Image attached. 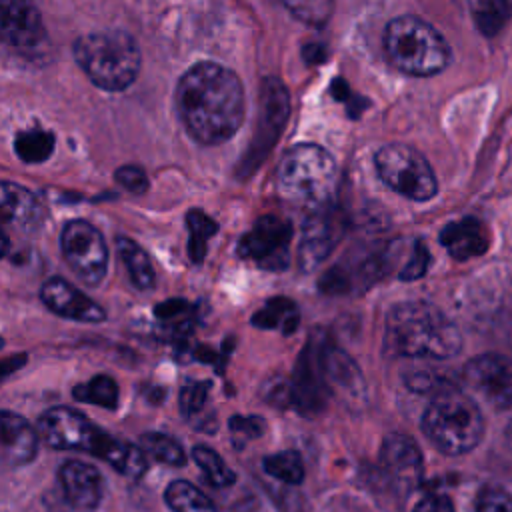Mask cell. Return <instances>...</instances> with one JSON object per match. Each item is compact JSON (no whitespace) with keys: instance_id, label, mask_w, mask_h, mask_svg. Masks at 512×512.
<instances>
[{"instance_id":"obj_21","label":"cell","mask_w":512,"mask_h":512,"mask_svg":"<svg viewBox=\"0 0 512 512\" xmlns=\"http://www.w3.org/2000/svg\"><path fill=\"white\" fill-rule=\"evenodd\" d=\"M440 244L454 260H470L482 256L490 248V232L486 224L474 216H464L446 224L438 236Z\"/></svg>"},{"instance_id":"obj_18","label":"cell","mask_w":512,"mask_h":512,"mask_svg":"<svg viewBox=\"0 0 512 512\" xmlns=\"http://www.w3.org/2000/svg\"><path fill=\"white\" fill-rule=\"evenodd\" d=\"M38 432L20 414L0 410V466L18 468L36 458Z\"/></svg>"},{"instance_id":"obj_16","label":"cell","mask_w":512,"mask_h":512,"mask_svg":"<svg viewBox=\"0 0 512 512\" xmlns=\"http://www.w3.org/2000/svg\"><path fill=\"white\" fill-rule=\"evenodd\" d=\"M42 302L56 312L58 316L78 320V322H102L106 318V312L100 304H96L92 298H88L84 292H80L76 286L66 282L64 278H50L42 284L40 290Z\"/></svg>"},{"instance_id":"obj_22","label":"cell","mask_w":512,"mask_h":512,"mask_svg":"<svg viewBox=\"0 0 512 512\" xmlns=\"http://www.w3.org/2000/svg\"><path fill=\"white\" fill-rule=\"evenodd\" d=\"M40 218L36 196L14 182L0 180V222L14 226H32Z\"/></svg>"},{"instance_id":"obj_5","label":"cell","mask_w":512,"mask_h":512,"mask_svg":"<svg viewBox=\"0 0 512 512\" xmlns=\"http://www.w3.org/2000/svg\"><path fill=\"white\" fill-rule=\"evenodd\" d=\"M74 58L102 90H126L138 76L142 54L136 40L122 30L90 32L74 42Z\"/></svg>"},{"instance_id":"obj_44","label":"cell","mask_w":512,"mask_h":512,"mask_svg":"<svg viewBox=\"0 0 512 512\" xmlns=\"http://www.w3.org/2000/svg\"><path fill=\"white\" fill-rule=\"evenodd\" d=\"M26 362V356L24 354H20V356H12V358H6V360H2L0 362V382L4 380V378H8L14 370H18L22 364Z\"/></svg>"},{"instance_id":"obj_30","label":"cell","mask_w":512,"mask_h":512,"mask_svg":"<svg viewBox=\"0 0 512 512\" xmlns=\"http://www.w3.org/2000/svg\"><path fill=\"white\" fill-rule=\"evenodd\" d=\"M262 468L268 476L288 484V486H298L304 480V464L298 452L294 450H284L270 454L262 460Z\"/></svg>"},{"instance_id":"obj_24","label":"cell","mask_w":512,"mask_h":512,"mask_svg":"<svg viewBox=\"0 0 512 512\" xmlns=\"http://www.w3.org/2000/svg\"><path fill=\"white\" fill-rule=\"evenodd\" d=\"M100 458L106 460L118 474L128 476L132 480H138L146 472L144 450L138 448L136 444H128V442L110 438V442L106 444Z\"/></svg>"},{"instance_id":"obj_34","label":"cell","mask_w":512,"mask_h":512,"mask_svg":"<svg viewBox=\"0 0 512 512\" xmlns=\"http://www.w3.org/2000/svg\"><path fill=\"white\" fill-rule=\"evenodd\" d=\"M296 20L308 26H324L334 12V0H278Z\"/></svg>"},{"instance_id":"obj_12","label":"cell","mask_w":512,"mask_h":512,"mask_svg":"<svg viewBox=\"0 0 512 512\" xmlns=\"http://www.w3.org/2000/svg\"><path fill=\"white\" fill-rule=\"evenodd\" d=\"M462 378L468 388L496 410L512 408V360L498 352H486L466 362Z\"/></svg>"},{"instance_id":"obj_28","label":"cell","mask_w":512,"mask_h":512,"mask_svg":"<svg viewBox=\"0 0 512 512\" xmlns=\"http://www.w3.org/2000/svg\"><path fill=\"white\" fill-rule=\"evenodd\" d=\"M186 224H188V232H190L188 256L192 262L200 264L206 256L208 240L218 232V224L208 214H204L202 210H196V208L186 214Z\"/></svg>"},{"instance_id":"obj_2","label":"cell","mask_w":512,"mask_h":512,"mask_svg":"<svg viewBox=\"0 0 512 512\" xmlns=\"http://www.w3.org/2000/svg\"><path fill=\"white\" fill-rule=\"evenodd\" d=\"M384 344L390 354L406 358H452L462 350L458 326L434 304L406 300L386 316Z\"/></svg>"},{"instance_id":"obj_35","label":"cell","mask_w":512,"mask_h":512,"mask_svg":"<svg viewBox=\"0 0 512 512\" xmlns=\"http://www.w3.org/2000/svg\"><path fill=\"white\" fill-rule=\"evenodd\" d=\"M476 512H512V494L500 486H484L476 496Z\"/></svg>"},{"instance_id":"obj_23","label":"cell","mask_w":512,"mask_h":512,"mask_svg":"<svg viewBox=\"0 0 512 512\" xmlns=\"http://www.w3.org/2000/svg\"><path fill=\"white\" fill-rule=\"evenodd\" d=\"M298 322H300L298 306L286 296L270 298L252 316L254 326H258L262 330H280L282 334H292L298 328Z\"/></svg>"},{"instance_id":"obj_9","label":"cell","mask_w":512,"mask_h":512,"mask_svg":"<svg viewBox=\"0 0 512 512\" xmlns=\"http://www.w3.org/2000/svg\"><path fill=\"white\" fill-rule=\"evenodd\" d=\"M60 248L70 270L88 286H98L108 270L104 236L86 220H70L60 234Z\"/></svg>"},{"instance_id":"obj_39","label":"cell","mask_w":512,"mask_h":512,"mask_svg":"<svg viewBox=\"0 0 512 512\" xmlns=\"http://www.w3.org/2000/svg\"><path fill=\"white\" fill-rule=\"evenodd\" d=\"M116 182L132 194H144L148 190L146 172L140 166H122L116 170Z\"/></svg>"},{"instance_id":"obj_36","label":"cell","mask_w":512,"mask_h":512,"mask_svg":"<svg viewBox=\"0 0 512 512\" xmlns=\"http://www.w3.org/2000/svg\"><path fill=\"white\" fill-rule=\"evenodd\" d=\"M428 266H430V250L424 240H416L412 254H410L408 262L404 264V268L400 270L398 278L404 282H414L428 272Z\"/></svg>"},{"instance_id":"obj_42","label":"cell","mask_w":512,"mask_h":512,"mask_svg":"<svg viewBox=\"0 0 512 512\" xmlns=\"http://www.w3.org/2000/svg\"><path fill=\"white\" fill-rule=\"evenodd\" d=\"M266 400L274 406H286L290 404V382H284V380H276L272 384L266 386V392H264Z\"/></svg>"},{"instance_id":"obj_37","label":"cell","mask_w":512,"mask_h":512,"mask_svg":"<svg viewBox=\"0 0 512 512\" xmlns=\"http://www.w3.org/2000/svg\"><path fill=\"white\" fill-rule=\"evenodd\" d=\"M208 390H210V382L208 380H198V382H188L182 392H180V408L184 416H192L196 412H200L206 404L208 398Z\"/></svg>"},{"instance_id":"obj_45","label":"cell","mask_w":512,"mask_h":512,"mask_svg":"<svg viewBox=\"0 0 512 512\" xmlns=\"http://www.w3.org/2000/svg\"><path fill=\"white\" fill-rule=\"evenodd\" d=\"M10 250V238L6 236V232L0 228V258H4Z\"/></svg>"},{"instance_id":"obj_8","label":"cell","mask_w":512,"mask_h":512,"mask_svg":"<svg viewBox=\"0 0 512 512\" xmlns=\"http://www.w3.org/2000/svg\"><path fill=\"white\" fill-rule=\"evenodd\" d=\"M40 438L56 450H84L94 456H102L112 436L94 426L84 414L58 406L44 412L38 418Z\"/></svg>"},{"instance_id":"obj_20","label":"cell","mask_w":512,"mask_h":512,"mask_svg":"<svg viewBox=\"0 0 512 512\" xmlns=\"http://www.w3.org/2000/svg\"><path fill=\"white\" fill-rule=\"evenodd\" d=\"M58 480L66 500L78 510H92L100 504L104 494L102 474L88 462L68 460L60 466Z\"/></svg>"},{"instance_id":"obj_32","label":"cell","mask_w":512,"mask_h":512,"mask_svg":"<svg viewBox=\"0 0 512 512\" xmlns=\"http://www.w3.org/2000/svg\"><path fill=\"white\" fill-rule=\"evenodd\" d=\"M74 398L80 402L96 404L108 410H114L118 406V386L110 376H94L92 380L74 386Z\"/></svg>"},{"instance_id":"obj_29","label":"cell","mask_w":512,"mask_h":512,"mask_svg":"<svg viewBox=\"0 0 512 512\" xmlns=\"http://www.w3.org/2000/svg\"><path fill=\"white\" fill-rule=\"evenodd\" d=\"M14 150L20 160L28 164H38L50 158L54 150V134L46 130H26L20 132L14 140Z\"/></svg>"},{"instance_id":"obj_1","label":"cell","mask_w":512,"mask_h":512,"mask_svg":"<svg viewBox=\"0 0 512 512\" xmlns=\"http://www.w3.org/2000/svg\"><path fill=\"white\" fill-rule=\"evenodd\" d=\"M176 110L196 142L222 144L244 122V86L230 68L216 62H198L178 80Z\"/></svg>"},{"instance_id":"obj_6","label":"cell","mask_w":512,"mask_h":512,"mask_svg":"<svg viewBox=\"0 0 512 512\" xmlns=\"http://www.w3.org/2000/svg\"><path fill=\"white\" fill-rule=\"evenodd\" d=\"M278 192L296 204L316 208L328 204L336 190L338 166L318 144H296L284 152L276 172Z\"/></svg>"},{"instance_id":"obj_4","label":"cell","mask_w":512,"mask_h":512,"mask_svg":"<svg viewBox=\"0 0 512 512\" xmlns=\"http://www.w3.org/2000/svg\"><path fill=\"white\" fill-rule=\"evenodd\" d=\"M384 52L402 74L428 78L440 74L452 58L446 38L418 16H396L384 30Z\"/></svg>"},{"instance_id":"obj_25","label":"cell","mask_w":512,"mask_h":512,"mask_svg":"<svg viewBox=\"0 0 512 512\" xmlns=\"http://www.w3.org/2000/svg\"><path fill=\"white\" fill-rule=\"evenodd\" d=\"M116 248H118V254H120V258L124 260V264L128 268L132 284L140 290L152 288L154 280H156V274H154V268H152V262H150L148 254L132 238H126V236L116 238Z\"/></svg>"},{"instance_id":"obj_41","label":"cell","mask_w":512,"mask_h":512,"mask_svg":"<svg viewBox=\"0 0 512 512\" xmlns=\"http://www.w3.org/2000/svg\"><path fill=\"white\" fill-rule=\"evenodd\" d=\"M412 512H456V510H454L450 496L434 492V494H426L424 498H420Z\"/></svg>"},{"instance_id":"obj_17","label":"cell","mask_w":512,"mask_h":512,"mask_svg":"<svg viewBox=\"0 0 512 512\" xmlns=\"http://www.w3.org/2000/svg\"><path fill=\"white\" fill-rule=\"evenodd\" d=\"M290 114V94L286 86L278 78H266L262 82V96H260V116H258V130L254 140L256 156L264 154L282 134V126ZM252 150V152H254Z\"/></svg>"},{"instance_id":"obj_26","label":"cell","mask_w":512,"mask_h":512,"mask_svg":"<svg viewBox=\"0 0 512 512\" xmlns=\"http://www.w3.org/2000/svg\"><path fill=\"white\" fill-rule=\"evenodd\" d=\"M512 18V0H476L472 6V22L476 30L494 38Z\"/></svg>"},{"instance_id":"obj_14","label":"cell","mask_w":512,"mask_h":512,"mask_svg":"<svg viewBox=\"0 0 512 512\" xmlns=\"http://www.w3.org/2000/svg\"><path fill=\"white\" fill-rule=\"evenodd\" d=\"M320 346L322 342L316 336H310L308 344L298 356L290 382V404H294L306 416H314L326 406L328 386L320 366Z\"/></svg>"},{"instance_id":"obj_11","label":"cell","mask_w":512,"mask_h":512,"mask_svg":"<svg viewBox=\"0 0 512 512\" xmlns=\"http://www.w3.org/2000/svg\"><path fill=\"white\" fill-rule=\"evenodd\" d=\"M344 236V214L332 204L310 208L298 242V264L304 272L322 264Z\"/></svg>"},{"instance_id":"obj_46","label":"cell","mask_w":512,"mask_h":512,"mask_svg":"<svg viewBox=\"0 0 512 512\" xmlns=\"http://www.w3.org/2000/svg\"><path fill=\"white\" fill-rule=\"evenodd\" d=\"M2 346H4V340H2V338H0V348H2Z\"/></svg>"},{"instance_id":"obj_27","label":"cell","mask_w":512,"mask_h":512,"mask_svg":"<svg viewBox=\"0 0 512 512\" xmlns=\"http://www.w3.org/2000/svg\"><path fill=\"white\" fill-rule=\"evenodd\" d=\"M164 500L172 512H218L214 502L188 480L170 482Z\"/></svg>"},{"instance_id":"obj_31","label":"cell","mask_w":512,"mask_h":512,"mask_svg":"<svg viewBox=\"0 0 512 512\" xmlns=\"http://www.w3.org/2000/svg\"><path fill=\"white\" fill-rule=\"evenodd\" d=\"M192 458L214 488H228L236 482V474L232 472V468L222 460V456L216 450H212L208 446H194Z\"/></svg>"},{"instance_id":"obj_19","label":"cell","mask_w":512,"mask_h":512,"mask_svg":"<svg viewBox=\"0 0 512 512\" xmlns=\"http://www.w3.org/2000/svg\"><path fill=\"white\" fill-rule=\"evenodd\" d=\"M320 366L328 392H336L346 400H360L366 392V384L358 364L342 348L322 342Z\"/></svg>"},{"instance_id":"obj_43","label":"cell","mask_w":512,"mask_h":512,"mask_svg":"<svg viewBox=\"0 0 512 512\" xmlns=\"http://www.w3.org/2000/svg\"><path fill=\"white\" fill-rule=\"evenodd\" d=\"M186 310V302L184 300H168V302H162L156 306V316L158 318H164V320H170L174 316H178L180 312Z\"/></svg>"},{"instance_id":"obj_13","label":"cell","mask_w":512,"mask_h":512,"mask_svg":"<svg viewBox=\"0 0 512 512\" xmlns=\"http://www.w3.org/2000/svg\"><path fill=\"white\" fill-rule=\"evenodd\" d=\"M380 470L394 490L410 494L424 476V460L418 444L406 434H388L380 446Z\"/></svg>"},{"instance_id":"obj_7","label":"cell","mask_w":512,"mask_h":512,"mask_svg":"<svg viewBox=\"0 0 512 512\" xmlns=\"http://www.w3.org/2000/svg\"><path fill=\"white\" fill-rule=\"evenodd\" d=\"M374 168L390 190L408 200L426 202L438 192V180L430 162L408 144L392 142L380 146L374 154Z\"/></svg>"},{"instance_id":"obj_38","label":"cell","mask_w":512,"mask_h":512,"mask_svg":"<svg viewBox=\"0 0 512 512\" xmlns=\"http://www.w3.org/2000/svg\"><path fill=\"white\" fill-rule=\"evenodd\" d=\"M228 424L234 440H242V442L262 436L266 428V422L260 416H232Z\"/></svg>"},{"instance_id":"obj_33","label":"cell","mask_w":512,"mask_h":512,"mask_svg":"<svg viewBox=\"0 0 512 512\" xmlns=\"http://www.w3.org/2000/svg\"><path fill=\"white\" fill-rule=\"evenodd\" d=\"M140 444L146 454H150L154 460L168 464V466H184L186 464V454L184 448L170 436L158 434V432H148L142 434Z\"/></svg>"},{"instance_id":"obj_3","label":"cell","mask_w":512,"mask_h":512,"mask_svg":"<svg viewBox=\"0 0 512 512\" xmlns=\"http://www.w3.org/2000/svg\"><path fill=\"white\" fill-rule=\"evenodd\" d=\"M422 430L428 440L448 456L474 450L484 436V418L476 402L446 384L438 388L422 416Z\"/></svg>"},{"instance_id":"obj_15","label":"cell","mask_w":512,"mask_h":512,"mask_svg":"<svg viewBox=\"0 0 512 512\" xmlns=\"http://www.w3.org/2000/svg\"><path fill=\"white\" fill-rule=\"evenodd\" d=\"M46 36L34 0H0V40L12 48H34Z\"/></svg>"},{"instance_id":"obj_10","label":"cell","mask_w":512,"mask_h":512,"mask_svg":"<svg viewBox=\"0 0 512 512\" xmlns=\"http://www.w3.org/2000/svg\"><path fill=\"white\" fill-rule=\"evenodd\" d=\"M294 228L288 220L266 214L238 240V256L256 262L266 270H284L290 262V242Z\"/></svg>"},{"instance_id":"obj_40","label":"cell","mask_w":512,"mask_h":512,"mask_svg":"<svg viewBox=\"0 0 512 512\" xmlns=\"http://www.w3.org/2000/svg\"><path fill=\"white\" fill-rule=\"evenodd\" d=\"M318 286L324 294H344L350 288V280H348L346 272L342 270V266H334L322 274Z\"/></svg>"}]
</instances>
